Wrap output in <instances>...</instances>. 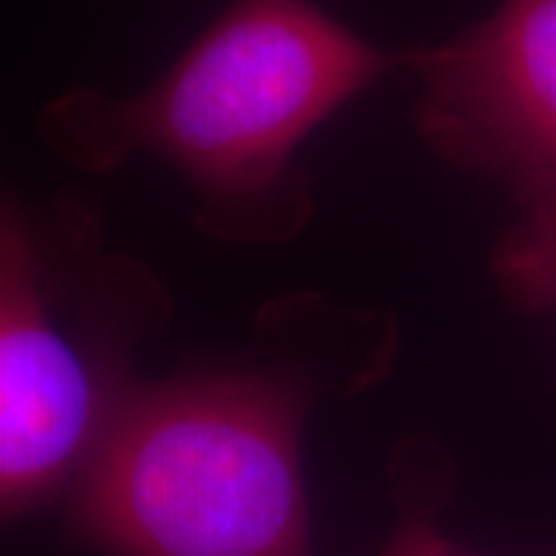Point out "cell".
I'll use <instances>...</instances> for the list:
<instances>
[{"label": "cell", "instance_id": "2", "mask_svg": "<svg viewBox=\"0 0 556 556\" xmlns=\"http://www.w3.org/2000/svg\"><path fill=\"white\" fill-rule=\"evenodd\" d=\"M298 371L139 380L68 492V529L105 556H313Z\"/></svg>", "mask_w": 556, "mask_h": 556}, {"label": "cell", "instance_id": "5", "mask_svg": "<svg viewBox=\"0 0 556 556\" xmlns=\"http://www.w3.org/2000/svg\"><path fill=\"white\" fill-rule=\"evenodd\" d=\"M519 223L501 239L495 276L529 309L556 306V189L522 201Z\"/></svg>", "mask_w": 556, "mask_h": 556}, {"label": "cell", "instance_id": "1", "mask_svg": "<svg viewBox=\"0 0 556 556\" xmlns=\"http://www.w3.org/2000/svg\"><path fill=\"white\" fill-rule=\"evenodd\" d=\"M402 53L380 50L313 0H232L155 84L130 97L72 90L40 115L47 146L109 174L137 155L174 164L214 236H294L309 199L300 146Z\"/></svg>", "mask_w": 556, "mask_h": 556}, {"label": "cell", "instance_id": "4", "mask_svg": "<svg viewBox=\"0 0 556 556\" xmlns=\"http://www.w3.org/2000/svg\"><path fill=\"white\" fill-rule=\"evenodd\" d=\"M417 130L460 170L529 201L556 189V0H501L455 38L402 53Z\"/></svg>", "mask_w": 556, "mask_h": 556}, {"label": "cell", "instance_id": "6", "mask_svg": "<svg viewBox=\"0 0 556 556\" xmlns=\"http://www.w3.org/2000/svg\"><path fill=\"white\" fill-rule=\"evenodd\" d=\"M380 556H477L464 547H457L452 538L442 535L437 522V504L430 501V492L408 497L402 504V519L390 544Z\"/></svg>", "mask_w": 556, "mask_h": 556}, {"label": "cell", "instance_id": "3", "mask_svg": "<svg viewBox=\"0 0 556 556\" xmlns=\"http://www.w3.org/2000/svg\"><path fill=\"white\" fill-rule=\"evenodd\" d=\"M167 298L75 201L0 174V522L68 495L137 390L134 353Z\"/></svg>", "mask_w": 556, "mask_h": 556}]
</instances>
